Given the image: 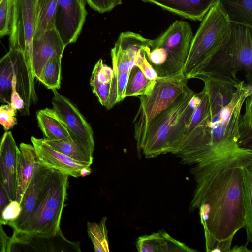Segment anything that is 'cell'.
Wrapping results in <instances>:
<instances>
[{"label": "cell", "instance_id": "44dd1931", "mask_svg": "<svg viewBox=\"0 0 252 252\" xmlns=\"http://www.w3.org/2000/svg\"><path fill=\"white\" fill-rule=\"evenodd\" d=\"M36 117L45 139L73 142L65 125L53 109L40 110L36 113Z\"/></svg>", "mask_w": 252, "mask_h": 252}, {"label": "cell", "instance_id": "6da1fadb", "mask_svg": "<svg viewBox=\"0 0 252 252\" xmlns=\"http://www.w3.org/2000/svg\"><path fill=\"white\" fill-rule=\"evenodd\" d=\"M196 182L189 209L199 210L206 251L230 252L242 228L252 242V150L234 152L195 164Z\"/></svg>", "mask_w": 252, "mask_h": 252}, {"label": "cell", "instance_id": "4dcf8cb0", "mask_svg": "<svg viewBox=\"0 0 252 252\" xmlns=\"http://www.w3.org/2000/svg\"><path fill=\"white\" fill-rule=\"evenodd\" d=\"M12 17V0H1L0 2V38L9 35Z\"/></svg>", "mask_w": 252, "mask_h": 252}, {"label": "cell", "instance_id": "5bb4252c", "mask_svg": "<svg viewBox=\"0 0 252 252\" xmlns=\"http://www.w3.org/2000/svg\"><path fill=\"white\" fill-rule=\"evenodd\" d=\"M15 75L30 82L32 88L23 55L19 50L9 49V51L0 58V102L10 104L12 81Z\"/></svg>", "mask_w": 252, "mask_h": 252}, {"label": "cell", "instance_id": "f1b7e54d", "mask_svg": "<svg viewBox=\"0 0 252 252\" xmlns=\"http://www.w3.org/2000/svg\"><path fill=\"white\" fill-rule=\"evenodd\" d=\"M114 75L111 81V88L107 103L105 107L112 108L116 103L122 101L125 97V92L129 71L118 72L113 70Z\"/></svg>", "mask_w": 252, "mask_h": 252}, {"label": "cell", "instance_id": "ac0fdd59", "mask_svg": "<svg viewBox=\"0 0 252 252\" xmlns=\"http://www.w3.org/2000/svg\"><path fill=\"white\" fill-rule=\"evenodd\" d=\"M218 0H158L151 4L185 19L201 22Z\"/></svg>", "mask_w": 252, "mask_h": 252}, {"label": "cell", "instance_id": "7402d4cb", "mask_svg": "<svg viewBox=\"0 0 252 252\" xmlns=\"http://www.w3.org/2000/svg\"><path fill=\"white\" fill-rule=\"evenodd\" d=\"M231 23L252 27V0H218Z\"/></svg>", "mask_w": 252, "mask_h": 252}, {"label": "cell", "instance_id": "f35d334b", "mask_svg": "<svg viewBox=\"0 0 252 252\" xmlns=\"http://www.w3.org/2000/svg\"><path fill=\"white\" fill-rule=\"evenodd\" d=\"M10 237L4 230L2 225L0 224V252H7Z\"/></svg>", "mask_w": 252, "mask_h": 252}, {"label": "cell", "instance_id": "ba28073f", "mask_svg": "<svg viewBox=\"0 0 252 252\" xmlns=\"http://www.w3.org/2000/svg\"><path fill=\"white\" fill-rule=\"evenodd\" d=\"M38 0H12L9 49L20 51L24 57L32 88L35 89L32 53L37 17Z\"/></svg>", "mask_w": 252, "mask_h": 252}, {"label": "cell", "instance_id": "7a4b0ae2", "mask_svg": "<svg viewBox=\"0 0 252 252\" xmlns=\"http://www.w3.org/2000/svg\"><path fill=\"white\" fill-rule=\"evenodd\" d=\"M204 83L200 102L185 128L178 153L181 163L196 164L242 148L239 122L252 83L238 79L198 74Z\"/></svg>", "mask_w": 252, "mask_h": 252}, {"label": "cell", "instance_id": "f546056e", "mask_svg": "<svg viewBox=\"0 0 252 252\" xmlns=\"http://www.w3.org/2000/svg\"><path fill=\"white\" fill-rule=\"evenodd\" d=\"M111 55L113 70L118 72L129 71L135 66V61L115 44L111 49Z\"/></svg>", "mask_w": 252, "mask_h": 252}, {"label": "cell", "instance_id": "ffe728a7", "mask_svg": "<svg viewBox=\"0 0 252 252\" xmlns=\"http://www.w3.org/2000/svg\"><path fill=\"white\" fill-rule=\"evenodd\" d=\"M136 247L139 252H197L189 248L170 236L167 233L159 231L138 238Z\"/></svg>", "mask_w": 252, "mask_h": 252}, {"label": "cell", "instance_id": "4fadbf2b", "mask_svg": "<svg viewBox=\"0 0 252 252\" xmlns=\"http://www.w3.org/2000/svg\"><path fill=\"white\" fill-rule=\"evenodd\" d=\"M39 162L43 165L74 177L82 176V172L91 164L76 160L47 145L43 139L32 136L31 138Z\"/></svg>", "mask_w": 252, "mask_h": 252}, {"label": "cell", "instance_id": "ab89813d", "mask_svg": "<svg viewBox=\"0 0 252 252\" xmlns=\"http://www.w3.org/2000/svg\"><path fill=\"white\" fill-rule=\"evenodd\" d=\"M230 252H252V251L249 250L246 247V246H238L237 245H235L232 249H231Z\"/></svg>", "mask_w": 252, "mask_h": 252}, {"label": "cell", "instance_id": "d4e9b609", "mask_svg": "<svg viewBox=\"0 0 252 252\" xmlns=\"http://www.w3.org/2000/svg\"><path fill=\"white\" fill-rule=\"evenodd\" d=\"M62 57L49 59L43 66L37 80L48 89H60L61 81Z\"/></svg>", "mask_w": 252, "mask_h": 252}, {"label": "cell", "instance_id": "d6986e66", "mask_svg": "<svg viewBox=\"0 0 252 252\" xmlns=\"http://www.w3.org/2000/svg\"><path fill=\"white\" fill-rule=\"evenodd\" d=\"M39 162L33 146L21 143L17 154L15 200L19 203Z\"/></svg>", "mask_w": 252, "mask_h": 252}, {"label": "cell", "instance_id": "8992f818", "mask_svg": "<svg viewBox=\"0 0 252 252\" xmlns=\"http://www.w3.org/2000/svg\"><path fill=\"white\" fill-rule=\"evenodd\" d=\"M193 36L189 22L176 20L157 38L149 39L144 51L158 77L183 70Z\"/></svg>", "mask_w": 252, "mask_h": 252}, {"label": "cell", "instance_id": "3957f363", "mask_svg": "<svg viewBox=\"0 0 252 252\" xmlns=\"http://www.w3.org/2000/svg\"><path fill=\"white\" fill-rule=\"evenodd\" d=\"M198 93L187 87L168 108L148 121L134 125L139 158H154L168 153L177 154L185 128L200 102Z\"/></svg>", "mask_w": 252, "mask_h": 252}, {"label": "cell", "instance_id": "e0dca14e", "mask_svg": "<svg viewBox=\"0 0 252 252\" xmlns=\"http://www.w3.org/2000/svg\"><path fill=\"white\" fill-rule=\"evenodd\" d=\"M66 46L55 27L46 31L33 40L32 64L35 78L39 77L46 62L55 57H62Z\"/></svg>", "mask_w": 252, "mask_h": 252}, {"label": "cell", "instance_id": "8fae6325", "mask_svg": "<svg viewBox=\"0 0 252 252\" xmlns=\"http://www.w3.org/2000/svg\"><path fill=\"white\" fill-rule=\"evenodd\" d=\"M87 12L84 0H58L55 27L66 46L77 40Z\"/></svg>", "mask_w": 252, "mask_h": 252}, {"label": "cell", "instance_id": "4316f807", "mask_svg": "<svg viewBox=\"0 0 252 252\" xmlns=\"http://www.w3.org/2000/svg\"><path fill=\"white\" fill-rule=\"evenodd\" d=\"M43 140L52 149L76 160L90 164L93 163V158L88 155L73 142L46 139H43Z\"/></svg>", "mask_w": 252, "mask_h": 252}, {"label": "cell", "instance_id": "484cf974", "mask_svg": "<svg viewBox=\"0 0 252 252\" xmlns=\"http://www.w3.org/2000/svg\"><path fill=\"white\" fill-rule=\"evenodd\" d=\"M106 220L107 218L104 217L99 223L87 222L89 237L96 252H109Z\"/></svg>", "mask_w": 252, "mask_h": 252}, {"label": "cell", "instance_id": "836d02e7", "mask_svg": "<svg viewBox=\"0 0 252 252\" xmlns=\"http://www.w3.org/2000/svg\"><path fill=\"white\" fill-rule=\"evenodd\" d=\"M90 83L93 93L97 96L100 104L105 107L109 96L111 82L107 83H101L90 81Z\"/></svg>", "mask_w": 252, "mask_h": 252}, {"label": "cell", "instance_id": "60d3db41", "mask_svg": "<svg viewBox=\"0 0 252 252\" xmlns=\"http://www.w3.org/2000/svg\"><path fill=\"white\" fill-rule=\"evenodd\" d=\"M142 0V1L144 2H146V3H152V2H153V1H155V0Z\"/></svg>", "mask_w": 252, "mask_h": 252}, {"label": "cell", "instance_id": "277c9868", "mask_svg": "<svg viewBox=\"0 0 252 252\" xmlns=\"http://www.w3.org/2000/svg\"><path fill=\"white\" fill-rule=\"evenodd\" d=\"M231 23L217 2L206 14L192 38L183 72L193 79L208 65L213 57L229 40Z\"/></svg>", "mask_w": 252, "mask_h": 252}, {"label": "cell", "instance_id": "9c48e42d", "mask_svg": "<svg viewBox=\"0 0 252 252\" xmlns=\"http://www.w3.org/2000/svg\"><path fill=\"white\" fill-rule=\"evenodd\" d=\"M187 82L183 70L158 77L151 90L147 94L140 95V106L134 124L148 121L168 108L186 91Z\"/></svg>", "mask_w": 252, "mask_h": 252}, {"label": "cell", "instance_id": "5b68a950", "mask_svg": "<svg viewBox=\"0 0 252 252\" xmlns=\"http://www.w3.org/2000/svg\"><path fill=\"white\" fill-rule=\"evenodd\" d=\"M68 176L48 168L43 189L31 216L21 231L14 234L53 236L61 230L60 225L67 195Z\"/></svg>", "mask_w": 252, "mask_h": 252}, {"label": "cell", "instance_id": "8d00e7d4", "mask_svg": "<svg viewBox=\"0 0 252 252\" xmlns=\"http://www.w3.org/2000/svg\"><path fill=\"white\" fill-rule=\"evenodd\" d=\"M136 66L140 68L145 77L150 80H155L158 77L155 69L148 61L146 55L137 63Z\"/></svg>", "mask_w": 252, "mask_h": 252}, {"label": "cell", "instance_id": "74e56055", "mask_svg": "<svg viewBox=\"0 0 252 252\" xmlns=\"http://www.w3.org/2000/svg\"><path fill=\"white\" fill-rule=\"evenodd\" d=\"M10 201L5 189L0 181V224L2 225L5 224L2 219V212L4 207Z\"/></svg>", "mask_w": 252, "mask_h": 252}, {"label": "cell", "instance_id": "cb8c5ba5", "mask_svg": "<svg viewBox=\"0 0 252 252\" xmlns=\"http://www.w3.org/2000/svg\"><path fill=\"white\" fill-rule=\"evenodd\" d=\"M155 81L147 79L138 66H133L129 72L125 97L147 94L153 88Z\"/></svg>", "mask_w": 252, "mask_h": 252}, {"label": "cell", "instance_id": "7c38bea8", "mask_svg": "<svg viewBox=\"0 0 252 252\" xmlns=\"http://www.w3.org/2000/svg\"><path fill=\"white\" fill-rule=\"evenodd\" d=\"M79 242L70 241L60 230L53 236L12 234L7 252H80Z\"/></svg>", "mask_w": 252, "mask_h": 252}, {"label": "cell", "instance_id": "603a6c76", "mask_svg": "<svg viewBox=\"0 0 252 252\" xmlns=\"http://www.w3.org/2000/svg\"><path fill=\"white\" fill-rule=\"evenodd\" d=\"M58 0H38L37 17L34 39L55 27Z\"/></svg>", "mask_w": 252, "mask_h": 252}, {"label": "cell", "instance_id": "b9f144b4", "mask_svg": "<svg viewBox=\"0 0 252 252\" xmlns=\"http://www.w3.org/2000/svg\"><path fill=\"white\" fill-rule=\"evenodd\" d=\"M1 0H0V2Z\"/></svg>", "mask_w": 252, "mask_h": 252}, {"label": "cell", "instance_id": "d590c367", "mask_svg": "<svg viewBox=\"0 0 252 252\" xmlns=\"http://www.w3.org/2000/svg\"><path fill=\"white\" fill-rule=\"evenodd\" d=\"M22 210L21 206L16 200L11 201L3 209L2 219L7 225L8 222L14 220L19 216Z\"/></svg>", "mask_w": 252, "mask_h": 252}, {"label": "cell", "instance_id": "9a60e30c", "mask_svg": "<svg viewBox=\"0 0 252 252\" xmlns=\"http://www.w3.org/2000/svg\"><path fill=\"white\" fill-rule=\"evenodd\" d=\"M18 149L11 131H6L0 142V181L10 201L16 200Z\"/></svg>", "mask_w": 252, "mask_h": 252}, {"label": "cell", "instance_id": "52a82bcc", "mask_svg": "<svg viewBox=\"0 0 252 252\" xmlns=\"http://www.w3.org/2000/svg\"><path fill=\"white\" fill-rule=\"evenodd\" d=\"M239 71H245L249 83H252V27L231 23L229 40L197 75L238 79L236 74Z\"/></svg>", "mask_w": 252, "mask_h": 252}, {"label": "cell", "instance_id": "e575fe53", "mask_svg": "<svg viewBox=\"0 0 252 252\" xmlns=\"http://www.w3.org/2000/svg\"><path fill=\"white\" fill-rule=\"evenodd\" d=\"M89 6L100 13L109 12L122 4V0H86Z\"/></svg>", "mask_w": 252, "mask_h": 252}, {"label": "cell", "instance_id": "83f0119b", "mask_svg": "<svg viewBox=\"0 0 252 252\" xmlns=\"http://www.w3.org/2000/svg\"><path fill=\"white\" fill-rule=\"evenodd\" d=\"M245 113L241 115L239 122V142L240 147L251 149L252 125V96L248 97L245 101Z\"/></svg>", "mask_w": 252, "mask_h": 252}, {"label": "cell", "instance_id": "d6a6232c", "mask_svg": "<svg viewBox=\"0 0 252 252\" xmlns=\"http://www.w3.org/2000/svg\"><path fill=\"white\" fill-rule=\"evenodd\" d=\"M17 110L10 104L2 105L0 106V124L4 129L7 131L17 124L15 117Z\"/></svg>", "mask_w": 252, "mask_h": 252}, {"label": "cell", "instance_id": "30bf717a", "mask_svg": "<svg viewBox=\"0 0 252 252\" xmlns=\"http://www.w3.org/2000/svg\"><path fill=\"white\" fill-rule=\"evenodd\" d=\"M53 109L65 125L72 141L91 157L94 150V134L91 126L78 108L66 97L52 90Z\"/></svg>", "mask_w": 252, "mask_h": 252}, {"label": "cell", "instance_id": "1f68e13d", "mask_svg": "<svg viewBox=\"0 0 252 252\" xmlns=\"http://www.w3.org/2000/svg\"><path fill=\"white\" fill-rule=\"evenodd\" d=\"M113 68L105 64L102 59H99L95 64L92 71L90 81L101 83L110 82L113 78Z\"/></svg>", "mask_w": 252, "mask_h": 252}, {"label": "cell", "instance_id": "2e32d148", "mask_svg": "<svg viewBox=\"0 0 252 252\" xmlns=\"http://www.w3.org/2000/svg\"><path fill=\"white\" fill-rule=\"evenodd\" d=\"M47 170L48 167L40 162L37 164L20 203L22 210L19 216L7 224L12 228L13 233L20 232L31 216L43 187Z\"/></svg>", "mask_w": 252, "mask_h": 252}]
</instances>
